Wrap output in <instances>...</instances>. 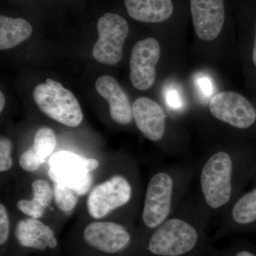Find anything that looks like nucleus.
<instances>
[{
  "label": "nucleus",
  "mask_w": 256,
  "mask_h": 256,
  "mask_svg": "<svg viewBox=\"0 0 256 256\" xmlns=\"http://www.w3.org/2000/svg\"><path fill=\"white\" fill-rule=\"evenodd\" d=\"M172 190V178L166 173H158L151 178L146 190L142 214L146 227L156 228L164 223L171 208Z\"/></svg>",
  "instance_id": "obj_9"
},
{
  "label": "nucleus",
  "mask_w": 256,
  "mask_h": 256,
  "mask_svg": "<svg viewBox=\"0 0 256 256\" xmlns=\"http://www.w3.org/2000/svg\"><path fill=\"white\" fill-rule=\"evenodd\" d=\"M210 110L216 118L239 129H246L256 120L255 107L238 92H218L210 100Z\"/></svg>",
  "instance_id": "obj_7"
},
{
  "label": "nucleus",
  "mask_w": 256,
  "mask_h": 256,
  "mask_svg": "<svg viewBox=\"0 0 256 256\" xmlns=\"http://www.w3.org/2000/svg\"><path fill=\"white\" fill-rule=\"evenodd\" d=\"M18 244L26 248L44 252L56 249L58 240L54 232L48 226L36 218H28L20 220L15 229Z\"/></svg>",
  "instance_id": "obj_13"
},
{
  "label": "nucleus",
  "mask_w": 256,
  "mask_h": 256,
  "mask_svg": "<svg viewBox=\"0 0 256 256\" xmlns=\"http://www.w3.org/2000/svg\"><path fill=\"white\" fill-rule=\"evenodd\" d=\"M5 98L2 92H0V112H2L4 108Z\"/></svg>",
  "instance_id": "obj_26"
},
{
  "label": "nucleus",
  "mask_w": 256,
  "mask_h": 256,
  "mask_svg": "<svg viewBox=\"0 0 256 256\" xmlns=\"http://www.w3.org/2000/svg\"><path fill=\"white\" fill-rule=\"evenodd\" d=\"M232 216L239 224H250L256 220V188L237 202L232 210Z\"/></svg>",
  "instance_id": "obj_18"
},
{
  "label": "nucleus",
  "mask_w": 256,
  "mask_h": 256,
  "mask_svg": "<svg viewBox=\"0 0 256 256\" xmlns=\"http://www.w3.org/2000/svg\"><path fill=\"white\" fill-rule=\"evenodd\" d=\"M131 194L132 190L127 180L116 175L92 188L88 197V212L92 218L100 220L126 204Z\"/></svg>",
  "instance_id": "obj_6"
},
{
  "label": "nucleus",
  "mask_w": 256,
  "mask_h": 256,
  "mask_svg": "<svg viewBox=\"0 0 256 256\" xmlns=\"http://www.w3.org/2000/svg\"><path fill=\"white\" fill-rule=\"evenodd\" d=\"M32 33V25L26 20L0 16V50H10L18 46L28 40Z\"/></svg>",
  "instance_id": "obj_16"
},
{
  "label": "nucleus",
  "mask_w": 256,
  "mask_h": 256,
  "mask_svg": "<svg viewBox=\"0 0 256 256\" xmlns=\"http://www.w3.org/2000/svg\"><path fill=\"white\" fill-rule=\"evenodd\" d=\"M132 117L141 132L152 141L164 136L166 114L161 106L152 99L140 97L133 102Z\"/></svg>",
  "instance_id": "obj_11"
},
{
  "label": "nucleus",
  "mask_w": 256,
  "mask_h": 256,
  "mask_svg": "<svg viewBox=\"0 0 256 256\" xmlns=\"http://www.w3.org/2000/svg\"><path fill=\"white\" fill-rule=\"evenodd\" d=\"M54 198L56 205L64 212H69L73 210L78 203V196L75 192L58 184H54Z\"/></svg>",
  "instance_id": "obj_19"
},
{
  "label": "nucleus",
  "mask_w": 256,
  "mask_h": 256,
  "mask_svg": "<svg viewBox=\"0 0 256 256\" xmlns=\"http://www.w3.org/2000/svg\"><path fill=\"white\" fill-rule=\"evenodd\" d=\"M200 86H201L204 92L206 95H210L212 92V86L210 80L207 78H202L200 80Z\"/></svg>",
  "instance_id": "obj_25"
},
{
  "label": "nucleus",
  "mask_w": 256,
  "mask_h": 256,
  "mask_svg": "<svg viewBox=\"0 0 256 256\" xmlns=\"http://www.w3.org/2000/svg\"><path fill=\"white\" fill-rule=\"evenodd\" d=\"M168 102L171 107L176 108H180L181 106V102H180L181 101H180V98H178V92H174V90L168 92Z\"/></svg>",
  "instance_id": "obj_23"
},
{
  "label": "nucleus",
  "mask_w": 256,
  "mask_h": 256,
  "mask_svg": "<svg viewBox=\"0 0 256 256\" xmlns=\"http://www.w3.org/2000/svg\"><path fill=\"white\" fill-rule=\"evenodd\" d=\"M160 53L159 42L152 37L140 40L133 46L130 60V78L138 90H146L152 86Z\"/></svg>",
  "instance_id": "obj_8"
},
{
  "label": "nucleus",
  "mask_w": 256,
  "mask_h": 256,
  "mask_svg": "<svg viewBox=\"0 0 256 256\" xmlns=\"http://www.w3.org/2000/svg\"><path fill=\"white\" fill-rule=\"evenodd\" d=\"M232 161L224 152L213 154L204 166L202 192L207 204L218 208L228 203L232 196Z\"/></svg>",
  "instance_id": "obj_3"
},
{
  "label": "nucleus",
  "mask_w": 256,
  "mask_h": 256,
  "mask_svg": "<svg viewBox=\"0 0 256 256\" xmlns=\"http://www.w3.org/2000/svg\"><path fill=\"white\" fill-rule=\"evenodd\" d=\"M56 144V136L53 130L43 127L36 131L31 149L43 164L53 153Z\"/></svg>",
  "instance_id": "obj_17"
},
{
  "label": "nucleus",
  "mask_w": 256,
  "mask_h": 256,
  "mask_svg": "<svg viewBox=\"0 0 256 256\" xmlns=\"http://www.w3.org/2000/svg\"><path fill=\"white\" fill-rule=\"evenodd\" d=\"M10 220L4 204H0V245L2 246L10 237Z\"/></svg>",
  "instance_id": "obj_22"
},
{
  "label": "nucleus",
  "mask_w": 256,
  "mask_h": 256,
  "mask_svg": "<svg viewBox=\"0 0 256 256\" xmlns=\"http://www.w3.org/2000/svg\"><path fill=\"white\" fill-rule=\"evenodd\" d=\"M34 197L32 200H20L18 208L30 218H41L45 210L50 206L54 198V190L50 184L43 180H36L32 184Z\"/></svg>",
  "instance_id": "obj_15"
},
{
  "label": "nucleus",
  "mask_w": 256,
  "mask_h": 256,
  "mask_svg": "<svg viewBox=\"0 0 256 256\" xmlns=\"http://www.w3.org/2000/svg\"><path fill=\"white\" fill-rule=\"evenodd\" d=\"M85 158L68 151L56 153L50 158L48 174L55 184L63 185L82 196L90 190L92 178L86 166Z\"/></svg>",
  "instance_id": "obj_5"
},
{
  "label": "nucleus",
  "mask_w": 256,
  "mask_h": 256,
  "mask_svg": "<svg viewBox=\"0 0 256 256\" xmlns=\"http://www.w3.org/2000/svg\"><path fill=\"white\" fill-rule=\"evenodd\" d=\"M236 256H256L252 252H246V250H242L240 252L236 255Z\"/></svg>",
  "instance_id": "obj_28"
},
{
  "label": "nucleus",
  "mask_w": 256,
  "mask_h": 256,
  "mask_svg": "<svg viewBox=\"0 0 256 256\" xmlns=\"http://www.w3.org/2000/svg\"><path fill=\"white\" fill-rule=\"evenodd\" d=\"M82 240L92 250L104 255L112 256L124 252L130 244L131 236L118 224L95 222L84 228Z\"/></svg>",
  "instance_id": "obj_10"
},
{
  "label": "nucleus",
  "mask_w": 256,
  "mask_h": 256,
  "mask_svg": "<svg viewBox=\"0 0 256 256\" xmlns=\"http://www.w3.org/2000/svg\"><path fill=\"white\" fill-rule=\"evenodd\" d=\"M128 15L140 22L160 24L174 16L176 0H124Z\"/></svg>",
  "instance_id": "obj_14"
},
{
  "label": "nucleus",
  "mask_w": 256,
  "mask_h": 256,
  "mask_svg": "<svg viewBox=\"0 0 256 256\" xmlns=\"http://www.w3.org/2000/svg\"><path fill=\"white\" fill-rule=\"evenodd\" d=\"M98 40L92 50L94 58L101 64L114 65L122 57L124 42L129 34L127 20L120 15L106 13L98 22Z\"/></svg>",
  "instance_id": "obj_4"
},
{
  "label": "nucleus",
  "mask_w": 256,
  "mask_h": 256,
  "mask_svg": "<svg viewBox=\"0 0 256 256\" xmlns=\"http://www.w3.org/2000/svg\"><path fill=\"white\" fill-rule=\"evenodd\" d=\"M95 86L98 94L108 102L112 120L124 126L129 124L133 118L132 107L117 80L110 76L104 75L97 79Z\"/></svg>",
  "instance_id": "obj_12"
},
{
  "label": "nucleus",
  "mask_w": 256,
  "mask_h": 256,
  "mask_svg": "<svg viewBox=\"0 0 256 256\" xmlns=\"http://www.w3.org/2000/svg\"><path fill=\"white\" fill-rule=\"evenodd\" d=\"M198 242L196 229L184 220L172 218L161 224L148 242V250L158 256H180L191 252Z\"/></svg>",
  "instance_id": "obj_2"
},
{
  "label": "nucleus",
  "mask_w": 256,
  "mask_h": 256,
  "mask_svg": "<svg viewBox=\"0 0 256 256\" xmlns=\"http://www.w3.org/2000/svg\"><path fill=\"white\" fill-rule=\"evenodd\" d=\"M33 98L43 114L60 124L70 128L82 124L84 114L78 100L60 82L47 78L35 87Z\"/></svg>",
  "instance_id": "obj_1"
},
{
  "label": "nucleus",
  "mask_w": 256,
  "mask_h": 256,
  "mask_svg": "<svg viewBox=\"0 0 256 256\" xmlns=\"http://www.w3.org/2000/svg\"><path fill=\"white\" fill-rule=\"evenodd\" d=\"M85 162L88 171L90 173L99 166V162L94 158H86Z\"/></svg>",
  "instance_id": "obj_24"
},
{
  "label": "nucleus",
  "mask_w": 256,
  "mask_h": 256,
  "mask_svg": "<svg viewBox=\"0 0 256 256\" xmlns=\"http://www.w3.org/2000/svg\"><path fill=\"white\" fill-rule=\"evenodd\" d=\"M12 142L9 138L2 137L0 139V171L2 172L11 169L13 164L11 156Z\"/></svg>",
  "instance_id": "obj_20"
},
{
  "label": "nucleus",
  "mask_w": 256,
  "mask_h": 256,
  "mask_svg": "<svg viewBox=\"0 0 256 256\" xmlns=\"http://www.w3.org/2000/svg\"><path fill=\"white\" fill-rule=\"evenodd\" d=\"M42 162L31 148L24 152L20 158V165L26 172H34L41 166Z\"/></svg>",
  "instance_id": "obj_21"
},
{
  "label": "nucleus",
  "mask_w": 256,
  "mask_h": 256,
  "mask_svg": "<svg viewBox=\"0 0 256 256\" xmlns=\"http://www.w3.org/2000/svg\"><path fill=\"white\" fill-rule=\"evenodd\" d=\"M252 60H254V65L256 66V24L255 41H254V50H252Z\"/></svg>",
  "instance_id": "obj_27"
}]
</instances>
